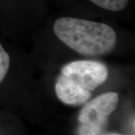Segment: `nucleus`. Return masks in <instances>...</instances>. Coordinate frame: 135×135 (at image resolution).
Wrapping results in <instances>:
<instances>
[{
	"label": "nucleus",
	"instance_id": "obj_4",
	"mask_svg": "<svg viewBox=\"0 0 135 135\" xmlns=\"http://www.w3.org/2000/svg\"><path fill=\"white\" fill-rule=\"evenodd\" d=\"M56 96L68 105H80L86 103L92 96V92L80 86L71 78L60 74L55 86Z\"/></svg>",
	"mask_w": 135,
	"mask_h": 135
},
{
	"label": "nucleus",
	"instance_id": "obj_3",
	"mask_svg": "<svg viewBox=\"0 0 135 135\" xmlns=\"http://www.w3.org/2000/svg\"><path fill=\"white\" fill-rule=\"evenodd\" d=\"M61 72L90 92L102 85L108 77L106 65L91 60H77L68 63L62 68Z\"/></svg>",
	"mask_w": 135,
	"mask_h": 135
},
{
	"label": "nucleus",
	"instance_id": "obj_7",
	"mask_svg": "<svg viewBox=\"0 0 135 135\" xmlns=\"http://www.w3.org/2000/svg\"><path fill=\"white\" fill-rule=\"evenodd\" d=\"M110 135H119V134H110Z\"/></svg>",
	"mask_w": 135,
	"mask_h": 135
},
{
	"label": "nucleus",
	"instance_id": "obj_5",
	"mask_svg": "<svg viewBox=\"0 0 135 135\" xmlns=\"http://www.w3.org/2000/svg\"><path fill=\"white\" fill-rule=\"evenodd\" d=\"M90 3L102 9L112 12H119L127 8L129 0H88Z\"/></svg>",
	"mask_w": 135,
	"mask_h": 135
},
{
	"label": "nucleus",
	"instance_id": "obj_1",
	"mask_svg": "<svg viewBox=\"0 0 135 135\" xmlns=\"http://www.w3.org/2000/svg\"><path fill=\"white\" fill-rule=\"evenodd\" d=\"M53 31L61 41L83 56H103L116 47L115 31L103 23L63 17L55 21Z\"/></svg>",
	"mask_w": 135,
	"mask_h": 135
},
{
	"label": "nucleus",
	"instance_id": "obj_6",
	"mask_svg": "<svg viewBox=\"0 0 135 135\" xmlns=\"http://www.w3.org/2000/svg\"><path fill=\"white\" fill-rule=\"evenodd\" d=\"M10 62V56L0 44V83L3 81L8 71Z\"/></svg>",
	"mask_w": 135,
	"mask_h": 135
},
{
	"label": "nucleus",
	"instance_id": "obj_2",
	"mask_svg": "<svg viewBox=\"0 0 135 135\" xmlns=\"http://www.w3.org/2000/svg\"><path fill=\"white\" fill-rule=\"evenodd\" d=\"M118 93H103L88 102L80 111L78 119L80 135H98L105 125L108 116L116 110L119 104Z\"/></svg>",
	"mask_w": 135,
	"mask_h": 135
}]
</instances>
